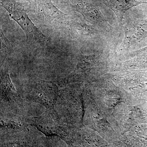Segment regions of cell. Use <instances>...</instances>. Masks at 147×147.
<instances>
[{
	"label": "cell",
	"mask_w": 147,
	"mask_h": 147,
	"mask_svg": "<svg viewBox=\"0 0 147 147\" xmlns=\"http://www.w3.org/2000/svg\"><path fill=\"white\" fill-rule=\"evenodd\" d=\"M38 9L45 18L48 19L61 18L64 13L58 9L51 1V0H37Z\"/></svg>",
	"instance_id": "cell-2"
},
{
	"label": "cell",
	"mask_w": 147,
	"mask_h": 147,
	"mask_svg": "<svg viewBox=\"0 0 147 147\" xmlns=\"http://www.w3.org/2000/svg\"><path fill=\"white\" fill-rule=\"evenodd\" d=\"M1 59H3L6 56H8L11 51V45L2 31H1Z\"/></svg>",
	"instance_id": "cell-3"
},
{
	"label": "cell",
	"mask_w": 147,
	"mask_h": 147,
	"mask_svg": "<svg viewBox=\"0 0 147 147\" xmlns=\"http://www.w3.org/2000/svg\"><path fill=\"white\" fill-rule=\"evenodd\" d=\"M1 3L10 18L23 30L28 41L39 44L47 42V38L29 18L22 4L14 0H1Z\"/></svg>",
	"instance_id": "cell-1"
}]
</instances>
